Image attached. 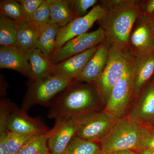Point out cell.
<instances>
[{"label": "cell", "instance_id": "f1b7e54d", "mask_svg": "<svg viewBox=\"0 0 154 154\" xmlns=\"http://www.w3.org/2000/svg\"><path fill=\"white\" fill-rule=\"evenodd\" d=\"M75 19L85 16L90 8L98 3L97 0H69Z\"/></svg>", "mask_w": 154, "mask_h": 154}, {"label": "cell", "instance_id": "d6986e66", "mask_svg": "<svg viewBox=\"0 0 154 154\" xmlns=\"http://www.w3.org/2000/svg\"><path fill=\"white\" fill-rule=\"evenodd\" d=\"M41 30L31 21L17 23L16 47L22 52L35 48Z\"/></svg>", "mask_w": 154, "mask_h": 154}, {"label": "cell", "instance_id": "5bb4252c", "mask_svg": "<svg viewBox=\"0 0 154 154\" xmlns=\"http://www.w3.org/2000/svg\"><path fill=\"white\" fill-rule=\"evenodd\" d=\"M99 45L54 65L52 75L69 81H74L82 72Z\"/></svg>", "mask_w": 154, "mask_h": 154}, {"label": "cell", "instance_id": "4dcf8cb0", "mask_svg": "<svg viewBox=\"0 0 154 154\" xmlns=\"http://www.w3.org/2000/svg\"><path fill=\"white\" fill-rule=\"evenodd\" d=\"M23 13L27 20L30 19L33 13L43 2L44 0H19Z\"/></svg>", "mask_w": 154, "mask_h": 154}, {"label": "cell", "instance_id": "52a82bcc", "mask_svg": "<svg viewBox=\"0 0 154 154\" xmlns=\"http://www.w3.org/2000/svg\"><path fill=\"white\" fill-rule=\"evenodd\" d=\"M105 31L99 27L95 31L84 33L67 42L49 56L50 60L55 64L98 46L105 41Z\"/></svg>", "mask_w": 154, "mask_h": 154}, {"label": "cell", "instance_id": "484cf974", "mask_svg": "<svg viewBox=\"0 0 154 154\" xmlns=\"http://www.w3.org/2000/svg\"><path fill=\"white\" fill-rule=\"evenodd\" d=\"M0 15L5 16L17 23H20L27 20L20 3L14 0L0 1Z\"/></svg>", "mask_w": 154, "mask_h": 154}, {"label": "cell", "instance_id": "3957f363", "mask_svg": "<svg viewBox=\"0 0 154 154\" xmlns=\"http://www.w3.org/2000/svg\"><path fill=\"white\" fill-rule=\"evenodd\" d=\"M132 55L128 47L117 45L109 47L105 69L94 83L103 102L106 103L112 88L125 74L133 60Z\"/></svg>", "mask_w": 154, "mask_h": 154}, {"label": "cell", "instance_id": "1f68e13d", "mask_svg": "<svg viewBox=\"0 0 154 154\" xmlns=\"http://www.w3.org/2000/svg\"><path fill=\"white\" fill-rule=\"evenodd\" d=\"M145 14L148 15H151L154 13V0L149 1L145 9Z\"/></svg>", "mask_w": 154, "mask_h": 154}, {"label": "cell", "instance_id": "83f0119b", "mask_svg": "<svg viewBox=\"0 0 154 154\" xmlns=\"http://www.w3.org/2000/svg\"><path fill=\"white\" fill-rule=\"evenodd\" d=\"M33 136L9 131L7 137V145L10 154H17Z\"/></svg>", "mask_w": 154, "mask_h": 154}, {"label": "cell", "instance_id": "e575fe53", "mask_svg": "<svg viewBox=\"0 0 154 154\" xmlns=\"http://www.w3.org/2000/svg\"><path fill=\"white\" fill-rule=\"evenodd\" d=\"M150 19L151 20V22L152 23L154 27V19H152V18H151L150 17Z\"/></svg>", "mask_w": 154, "mask_h": 154}, {"label": "cell", "instance_id": "7c38bea8", "mask_svg": "<svg viewBox=\"0 0 154 154\" xmlns=\"http://www.w3.org/2000/svg\"><path fill=\"white\" fill-rule=\"evenodd\" d=\"M127 116L141 126L154 128V85L143 90Z\"/></svg>", "mask_w": 154, "mask_h": 154}, {"label": "cell", "instance_id": "8fae6325", "mask_svg": "<svg viewBox=\"0 0 154 154\" xmlns=\"http://www.w3.org/2000/svg\"><path fill=\"white\" fill-rule=\"evenodd\" d=\"M76 130L75 118L57 120L53 128L48 131L50 153L64 154L67 147L75 134Z\"/></svg>", "mask_w": 154, "mask_h": 154}, {"label": "cell", "instance_id": "7a4b0ae2", "mask_svg": "<svg viewBox=\"0 0 154 154\" xmlns=\"http://www.w3.org/2000/svg\"><path fill=\"white\" fill-rule=\"evenodd\" d=\"M107 12L99 21L105 31L107 42L111 45L127 47L131 32L138 17L142 14L140 6L135 1L106 2Z\"/></svg>", "mask_w": 154, "mask_h": 154}, {"label": "cell", "instance_id": "ffe728a7", "mask_svg": "<svg viewBox=\"0 0 154 154\" xmlns=\"http://www.w3.org/2000/svg\"><path fill=\"white\" fill-rule=\"evenodd\" d=\"M50 7V22L59 26H66L75 19L69 0H48Z\"/></svg>", "mask_w": 154, "mask_h": 154}, {"label": "cell", "instance_id": "603a6c76", "mask_svg": "<svg viewBox=\"0 0 154 154\" xmlns=\"http://www.w3.org/2000/svg\"><path fill=\"white\" fill-rule=\"evenodd\" d=\"M64 154H102V151L100 143L75 136L67 147Z\"/></svg>", "mask_w": 154, "mask_h": 154}, {"label": "cell", "instance_id": "2e32d148", "mask_svg": "<svg viewBox=\"0 0 154 154\" xmlns=\"http://www.w3.org/2000/svg\"><path fill=\"white\" fill-rule=\"evenodd\" d=\"M0 69L13 70L30 78L29 62L25 53L16 46H0Z\"/></svg>", "mask_w": 154, "mask_h": 154}, {"label": "cell", "instance_id": "4316f807", "mask_svg": "<svg viewBox=\"0 0 154 154\" xmlns=\"http://www.w3.org/2000/svg\"><path fill=\"white\" fill-rule=\"evenodd\" d=\"M50 7L48 0H44L28 20L41 30L50 22Z\"/></svg>", "mask_w": 154, "mask_h": 154}, {"label": "cell", "instance_id": "8992f818", "mask_svg": "<svg viewBox=\"0 0 154 154\" xmlns=\"http://www.w3.org/2000/svg\"><path fill=\"white\" fill-rule=\"evenodd\" d=\"M72 82L58 76L52 75L36 82H30L22 109L26 112L35 105H50L54 98Z\"/></svg>", "mask_w": 154, "mask_h": 154}, {"label": "cell", "instance_id": "d6a6232c", "mask_svg": "<svg viewBox=\"0 0 154 154\" xmlns=\"http://www.w3.org/2000/svg\"><path fill=\"white\" fill-rule=\"evenodd\" d=\"M102 154H137L135 152L131 150H121L118 151L107 153H102Z\"/></svg>", "mask_w": 154, "mask_h": 154}, {"label": "cell", "instance_id": "44dd1931", "mask_svg": "<svg viewBox=\"0 0 154 154\" xmlns=\"http://www.w3.org/2000/svg\"><path fill=\"white\" fill-rule=\"evenodd\" d=\"M60 28L59 26L50 22L41 30L35 48L40 49L49 57L55 50L57 37Z\"/></svg>", "mask_w": 154, "mask_h": 154}, {"label": "cell", "instance_id": "ba28073f", "mask_svg": "<svg viewBox=\"0 0 154 154\" xmlns=\"http://www.w3.org/2000/svg\"><path fill=\"white\" fill-rule=\"evenodd\" d=\"M133 60L123 77L112 88L106 102L104 110L119 119L125 116L133 98Z\"/></svg>", "mask_w": 154, "mask_h": 154}, {"label": "cell", "instance_id": "9a60e30c", "mask_svg": "<svg viewBox=\"0 0 154 154\" xmlns=\"http://www.w3.org/2000/svg\"><path fill=\"white\" fill-rule=\"evenodd\" d=\"M154 73V52L135 56L133 63V98H136Z\"/></svg>", "mask_w": 154, "mask_h": 154}, {"label": "cell", "instance_id": "d4e9b609", "mask_svg": "<svg viewBox=\"0 0 154 154\" xmlns=\"http://www.w3.org/2000/svg\"><path fill=\"white\" fill-rule=\"evenodd\" d=\"M17 22L0 15V45L16 46Z\"/></svg>", "mask_w": 154, "mask_h": 154}, {"label": "cell", "instance_id": "4fadbf2b", "mask_svg": "<svg viewBox=\"0 0 154 154\" xmlns=\"http://www.w3.org/2000/svg\"><path fill=\"white\" fill-rule=\"evenodd\" d=\"M8 128L10 132L31 135L45 133L49 131L39 119L30 117L14 104L8 119Z\"/></svg>", "mask_w": 154, "mask_h": 154}, {"label": "cell", "instance_id": "ac0fdd59", "mask_svg": "<svg viewBox=\"0 0 154 154\" xmlns=\"http://www.w3.org/2000/svg\"><path fill=\"white\" fill-rule=\"evenodd\" d=\"M30 66L29 82H36L52 75L53 64L49 57L40 49L34 48L24 53Z\"/></svg>", "mask_w": 154, "mask_h": 154}, {"label": "cell", "instance_id": "7402d4cb", "mask_svg": "<svg viewBox=\"0 0 154 154\" xmlns=\"http://www.w3.org/2000/svg\"><path fill=\"white\" fill-rule=\"evenodd\" d=\"M13 104L9 99H2L0 102V154H10L7 145L8 123Z\"/></svg>", "mask_w": 154, "mask_h": 154}, {"label": "cell", "instance_id": "d590c367", "mask_svg": "<svg viewBox=\"0 0 154 154\" xmlns=\"http://www.w3.org/2000/svg\"><path fill=\"white\" fill-rule=\"evenodd\" d=\"M153 85H154V84H153Z\"/></svg>", "mask_w": 154, "mask_h": 154}, {"label": "cell", "instance_id": "5b68a950", "mask_svg": "<svg viewBox=\"0 0 154 154\" xmlns=\"http://www.w3.org/2000/svg\"><path fill=\"white\" fill-rule=\"evenodd\" d=\"M75 136L100 143L108 135L119 119L105 110L94 111L75 118Z\"/></svg>", "mask_w": 154, "mask_h": 154}, {"label": "cell", "instance_id": "f546056e", "mask_svg": "<svg viewBox=\"0 0 154 154\" xmlns=\"http://www.w3.org/2000/svg\"><path fill=\"white\" fill-rule=\"evenodd\" d=\"M144 149L154 152V128L143 126L141 142L139 153Z\"/></svg>", "mask_w": 154, "mask_h": 154}, {"label": "cell", "instance_id": "cb8c5ba5", "mask_svg": "<svg viewBox=\"0 0 154 154\" xmlns=\"http://www.w3.org/2000/svg\"><path fill=\"white\" fill-rule=\"evenodd\" d=\"M48 132L33 136L17 154H50Z\"/></svg>", "mask_w": 154, "mask_h": 154}, {"label": "cell", "instance_id": "9c48e42d", "mask_svg": "<svg viewBox=\"0 0 154 154\" xmlns=\"http://www.w3.org/2000/svg\"><path fill=\"white\" fill-rule=\"evenodd\" d=\"M127 47L135 56L154 52V27L149 15L142 13L138 17L131 32Z\"/></svg>", "mask_w": 154, "mask_h": 154}, {"label": "cell", "instance_id": "6da1fadb", "mask_svg": "<svg viewBox=\"0 0 154 154\" xmlns=\"http://www.w3.org/2000/svg\"><path fill=\"white\" fill-rule=\"evenodd\" d=\"M51 101L49 118H76L98 111L99 96L95 86L78 84L73 81Z\"/></svg>", "mask_w": 154, "mask_h": 154}, {"label": "cell", "instance_id": "e0dca14e", "mask_svg": "<svg viewBox=\"0 0 154 154\" xmlns=\"http://www.w3.org/2000/svg\"><path fill=\"white\" fill-rule=\"evenodd\" d=\"M108 43L104 42L99 45L82 72L74 81L94 83L102 74L107 63L109 46Z\"/></svg>", "mask_w": 154, "mask_h": 154}, {"label": "cell", "instance_id": "30bf717a", "mask_svg": "<svg viewBox=\"0 0 154 154\" xmlns=\"http://www.w3.org/2000/svg\"><path fill=\"white\" fill-rule=\"evenodd\" d=\"M107 12L103 5L95 6L88 14L84 17L76 18L66 26L60 28L56 42L55 49L77 36L87 33L96 21L102 19Z\"/></svg>", "mask_w": 154, "mask_h": 154}, {"label": "cell", "instance_id": "277c9868", "mask_svg": "<svg viewBox=\"0 0 154 154\" xmlns=\"http://www.w3.org/2000/svg\"><path fill=\"white\" fill-rule=\"evenodd\" d=\"M143 126L128 116L119 119L100 142L102 153L131 150L138 154L140 149Z\"/></svg>", "mask_w": 154, "mask_h": 154}, {"label": "cell", "instance_id": "836d02e7", "mask_svg": "<svg viewBox=\"0 0 154 154\" xmlns=\"http://www.w3.org/2000/svg\"><path fill=\"white\" fill-rule=\"evenodd\" d=\"M138 154H154V152L148 149H144L140 152Z\"/></svg>", "mask_w": 154, "mask_h": 154}]
</instances>
